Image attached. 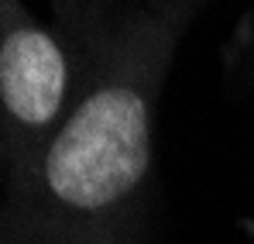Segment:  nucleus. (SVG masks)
Here are the masks:
<instances>
[{
  "mask_svg": "<svg viewBox=\"0 0 254 244\" xmlns=\"http://www.w3.org/2000/svg\"><path fill=\"white\" fill-rule=\"evenodd\" d=\"M96 55H86L59 28H45L21 0L0 3V162L7 182L65 124L93 76Z\"/></svg>",
  "mask_w": 254,
  "mask_h": 244,
  "instance_id": "2",
  "label": "nucleus"
},
{
  "mask_svg": "<svg viewBox=\"0 0 254 244\" xmlns=\"http://www.w3.org/2000/svg\"><path fill=\"white\" fill-rule=\"evenodd\" d=\"M199 7H203V0H151L148 3V10H155L162 21H169L175 31H182Z\"/></svg>",
  "mask_w": 254,
  "mask_h": 244,
  "instance_id": "4",
  "label": "nucleus"
},
{
  "mask_svg": "<svg viewBox=\"0 0 254 244\" xmlns=\"http://www.w3.org/2000/svg\"><path fill=\"white\" fill-rule=\"evenodd\" d=\"M55 28L69 41H76L86 55H100L114 38L121 21L114 17V0H52Z\"/></svg>",
  "mask_w": 254,
  "mask_h": 244,
  "instance_id": "3",
  "label": "nucleus"
},
{
  "mask_svg": "<svg viewBox=\"0 0 254 244\" xmlns=\"http://www.w3.org/2000/svg\"><path fill=\"white\" fill-rule=\"evenodd\" d=\"M0 175H3V162H0Z\"/></svg>",
  "mask_w": 254,
  "mask_h": 244,
  "instance_id": "5",
  "label": "nucleus"
},
{
  "mask_svg": "<svg viewBox=\"0 0 254 244\" xmlns=\"http://www.w3.org/2000/svg\"><path fill=\"white\" fill-rule=\"evenodd\" d=\"M179 35L148 7L121 21L72 114L10 182V244H127L151 193L155 114Z\"/></svg>",
  "mask_w": 254,
  "mask_h": 244,
  "instance_id": "1",
  "label": "nucleus"
},
{
  "mask_svg": "<svg viewBox=\"0 0 254 244\" xmlns=\"http://www.w3.org/2000/svg\"><path fill=\"white\" fill-rule=\"evenodd\" d=\"M0 3H3V0H0Z\"/></svg>",
  "mask_w": 254,
  "mask_h": 244,
  "instance_id": "6",
  "label": "nucleus"
}]
</instances>
